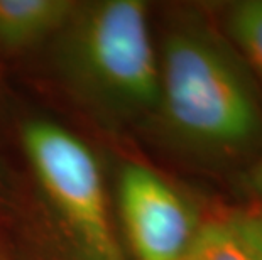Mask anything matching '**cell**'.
Masks as SVG:
<instances>
[{
    "mask_svg": "<svg viewBox=\"0 0 262 260\" xmlns=\"http://www.w3.org/2000/svg\"><path fill=\"white\" fill-rule=\"evenodd\" d=\"M183 260H260L242 239L232 220L216 218L200 226Z\"/></svg>",
    "mask_w": 262,
    "mask_h": 260,
    "instance_id": "obj_7",
    "label": "cell"
},
{
    "mask_svg": "<svg viewBox=\"0 0 262 260\" xmlns=\"http://www.w3.org/2000/svg\"><path fill=\"white\" fill-rule=\"evenodd\" d=\"M119 203L137 260H183L202 226L196 209L174 186L137 162L122 169Z\"/></svg>",
    "mask_w": 262,
    "mask_h": 260,
    "instance_id": "obj_4",
    "label": "cell"
},
{
    "mask_svg": "<svg viewBox=\"0 0 262 260\" xmlns=\"http://www.w3.org/2000/svg\"><path fill=\"white\" fill-rule=\"evenodd\" d=\"M63 59L81 95L119 117L154 115L159 58L139 0H105L78 7L68 22Z\"/></svg>",
    "mask_w": 262,
    "mask_h": 260,
    "instance_id": "obj_2",
    "label": "cell"
},
{
    "mask_svg": "<svg viewBox=\"0 0 262 260\" xmlns=\"http://www.w3.org/2000/svg\"><path fill=\"white\" fill-rule=\"evenodd\" d=\"M154 115L171 146L198 162L245 169L262 152V91L228 37L198 14L166 29Z\"/></svg>",
    "mask_w": 262,
    "mask_h": 260,
    "instance_id": "obj_1",
    "label": "cell"
},
{
    "mask_svg": "<svg viewBox=\"0 0 262 260\" xmlns=\"http://www.w3.org/2000/svg\"><path fill=\"white\" fill-rule=\"evenodd\" d=\"M0 260H4V258H2V257H0Z\"/></svg>",
    "mask_w": 262,
    "mask_h": 260,
    "instance_id": "obj_11",
    "label": "cell"
},
{
    "mask_svg": "<svg viewBox=\"0 0 262 260\" xmlns=\"http://www.w3.org/2000/svg\"><path fill=\"white\" fill-rule=\"evenodd\" d=\"M0 200H2V181H0Z\"/></svg>",
    "mask_w": 262,
    "mask_h": 260,
    "instance_id": "obj_10",
    "label": "cell"
},
{
    "mask_svg": "<svg viewBox=\"0 0 262 260\" xmlns=\"http://www.w3.org/2000/svg\"><path fill=\"white\" fill-rule=\"evenodd\" d=\"M225 32L262 91V0H241L228 5Z\"/></svg>",
    "mask_w": 262,
    "mask_h": 260,
    "instance_id": "obj_6",
    "label": "cell"
},
{
    "mask_svg": "<svg viewBox=\"0 0 262 260\" xmlns=\"http://www.w3.org/2000/svg\"><path fill=\"white\" fill-rule=\"evenodd\" d=\"M22 146L39 186L83 260H125L108 215L102 174L86 144L48 120L27 122Z\"/></svg>",
    "mask_w": 262,
    "mask_h": 260,
    "instance_id": "obj_3",
    "label": "cell"
},
{
    "mask_svg": "<svg viewBox=\"0 0 262 260\" xmlns=\"http://www.w3.org/2000/svg\"><path fill=\"white\" fill-rule=\"evenodd\" d=\"M78 5L68 0H0V48H31L63 31Z\"/></svg>",
    "mask_w": 262,
    "mask_h": 260,
    "instance_id": "obj_5",
    "label": "cell"
},
{
    "mask_svg": "<svg viewBox=\"0 0 262 260\" xmlns=\"http://www.w3.org/2000/svg\"><path fill=\"white\" fill-rule=\"evenodd\" d=\"M241 187L254 203H262V152L242 171Z\"/></svg>",
    "mask_w": 262,
    "mask_h": 260,
    "instance_id": "obj_9",
    "label": "cell"
},
{
    "mask_svg": "<svg viewBox=\"0 0 262 260\" xmlns=\"http://www.w3.org/2000/svg\"><path fill=\"white\" fill-rule=\"evenodd\" d=\"M233 226L242 239L249 243L254 253L262 260V203H255L254 208L228 215Z\"/></svg>",
    "mask_w": 262,
    "mask_h": 260,
    "instance_id": "obj_8",
    "label": "cell"
}]
</instances>
